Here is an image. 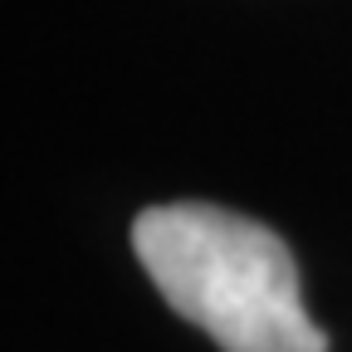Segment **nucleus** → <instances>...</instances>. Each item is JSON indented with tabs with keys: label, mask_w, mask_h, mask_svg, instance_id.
I'll return each mask as SVG.
<instances>
[{
	"label": "nucleus",
	"mask_w": 352,
	"mask_h": 352,
	"mask_svg": "<svg viewBox=\"0 0 352 352\" xmlns=\"http://www.w3.org/2000/svg\"><path fill=\"white\" fill-rule=\"evenodd\" d=\"M132 250L162 298L226 352H323L274 230L215 206H152L132 226Z\"/></svg>",
	"instance_id": "obj_1"
}]
</instances>
